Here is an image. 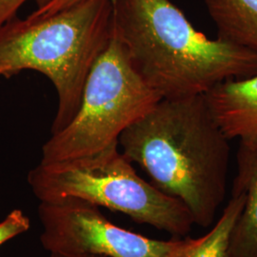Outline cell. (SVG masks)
Masks as SVG:
<instances>
[{"mask_svg":"<svg viewBox=\"0 0 257 257\" xmlns=\"http://www.w3.org/2000/svg\"><path fill=\"white\" fill-rule=\"evenodd\" d=\"M118 145L156 188L183 203L194 224L211 226L226 196L230 147L204 95L161 99Z\"/></svg>","mask_w":257,"mask_h":257,"instance_id":"cell-1","label":"cell"},{"mask_svg":"<svg viewBox=\"0 0 257 257\" xmlns=\"http://www.w3.org/2000/svg\"><path fill=\"white\" fill-rule=\"evenodd\" d=\"M112 34L161 99L205 95L257 74V55L197 31L170 0H112Z\"/></svg>","mask_w":257,"mask_h":257,"instance_id":"cell-2","label":"cell"},{"mask_svg":"<svg viewBox=\"0 0 257 257\" xmlns=\"http://www.w3.org/2000/svg\"><path fill=\"white\" fill-rule=\"evenodd\" d=\"M112 0H79L54 15L17 16L0 26V75L34 70L55 86L52 134L66 128L79 109L87 77L112 37Z\"/></svg>","mask_w":257,"mask_h":257,"instance_id":"cell-3","label":"cell"},{"mask_svg":"<svg viewBox=\"0 0 257 257\" xmlns=\"http://www.w3.org/2000/svg\"><path fill=\"white\" fill-rule=\"evenodd\" d=\"M118 147L115 142L89 156L40 162L29 173L28 183L40 202L78 198L177 238L187 236L194 223L186 206L142 179Z\"/></svg>","mask_w":257,"mask_h":257,"instance_id":"cell-4","label":"cell"},{"mask_svg":"<svg viewBox=\"0 0 257 257\" xmlns=\"http://www.w3.org/2000/svg\"><path fill=\"white\" fill-rule=\"evenodd\" d=\"M160 100L112 34L87 77L76 114L66 128L47 140L40 162L89 156L118 142L120 135Z\"/></svg>","mask_w":257,"mask_h":257,"instance_id":"cell-5","label":"cell"},{"mask_svg":"<svg viewBox=\"0 0 257 257\" xmlns=\"http://www.w3.org/2000/svg\"><path fill=\"white\" fill-rule=\"evenodd\" d=\"M40 241L50 253L104 257H170L179 238L156 240L111 223L99 207L78 198L41 201Z\"/></svg>","mask_w":257,"mask_h":257,"instance_id":"cell-6","label":"cell"},{"mask_svg":"<svg viewBox=\"0 0 257 257\" xmlns=\"http://www.w3.org/2000/svg\"><path fill=\"white\" fill-rule=\"evenodd\" d=\"M204 96L212 116L230 140L257 138V74L221 83Z\"/></svg>","mask_w":257,"mask_h":257,"instance_id":"cell-7","label":"cell"},{"mask_svg":"<svg viewBox=\"0 0 257 257\" xmlns=\"http://www.w3.org/2000/svg\"><path fill=\"white\" fill-rule=\"evenodd\" d=\"M237 174L231 195L245 194V204L233 228L230 257H257V138L240 140Z\"/></svg>","mask_w":257,"mask_h":257,"instance_id":"cell-8","label":"cell"},{"mask_svg":"<svg viewBox=\"0 0 257 257\" xmlns=\"http://www.w3.org/2000/svg\"><path fill=\"white\" fill-rule=\"evenodd\" d=\"M217 37L257 55V0H205Z\"/></svg>","mask_w":257,"mask_h":257,"instance_id":"cell-9","label":"cell"},{"mask_svg":"<svg viewBox=\"0 0 257 257\" xmlns=\"http://www.w3.org/2000/svg\"><path fill=\"white\" fill-rule=\"evenodd\" d=\"M244 204V193L232 194L212 229L199 238H179L170 257H230L231 233Z\"/></svg>","mask_w":257,"mask_h":257,"instance_id":"cell-10","label":"cell"},{"mask_svg":"<svg viewBox=\"0 0 257 257\" xmlns=\"http://www.w3.org/2000/svg\"><path fill=\"white\" fill-rule=\"evenodd\" d=\"M31 221L21 210H14L0 222V246L16 236L26 232Z\"/></svg>","mask_w":257,"mask_h":257,"instance_id":"cell-11","label":"cell"},{"mask_svg":"<svg viewBox=\"0 0 257 257\" xmlns=\"http://www.w3.org/2000/svg\"><path fill=\"white\" fill-rule=\"evenodd\" d=\"M28 0H0V26L10 19L18 16V12L21 6ZM37 8L46 5L51 0H35Z\"/></svg>","mask_w":257,"mask_h":257,"instance_id":"cell-12","label":"cell"},{"mask_svg":"<svg viewBox=\"0 0 257 257\" xmlns=\"http://www.w3.org/2000/svg\"><path fill=\"white\" fill-rule=\"evenodd\" d=\"M77 1L79 0H51L50 2L47 3L46 5L40 8H37L31 15L34 17H45V16L54 15L61 10H64L72 6Z\"/></svg>","mask_w":257,"mask_h":257,"instance_id":"cell-13","label":"cell"},{"mask_svg":"<svg viewBox=\"0 0 257 257\" xmlns=\"http://www.w3.org/2000/svg\"><path fill=\"white\" fill-rule=\"evenodd\" d=\"M49 257H104L99 255H92V254H82V255H66V254H57V253H50Z\"/></svg>","mask_w":257,"mask_h":257,"instance_id":"cell-14","label":"cell"}]
</instances>
